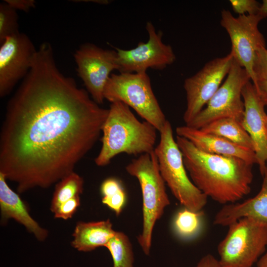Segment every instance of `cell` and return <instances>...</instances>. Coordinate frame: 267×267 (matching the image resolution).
Masks as SVG:
<instances>
[{
  "label": "cell",
  "instance_id": "cell-16",
  "mask_svg": "<svg viewBox=\"0 0 267 267\" xmlns=\"http://www.w3.org/2000/svg\"><path fill=\"white\" fill-rule=\"evenodd\" d=\"M262 176L263 182L258 193L243 202L223 205L215 215V224L228 226L241 218L249 217L267 225V166Z\"/></svg>",
  "mask_w": 267,
  "mask_h": 267
},
{
  "label": "cell",
  "instance_id": "cell-2",
  "mask_svg": "<svg viewBox=\"0 0 267 267\" xmlns=\"http://www.w3.org/2000/svg\"><path fill=\"white\" fill-rule=\"evenodd\" d=\"M176 141L191 181L207 197L225 205L250 192L253 165L238 158L206 153L182 137L177 135Z\"/></svg>",
  "mask_w": 267,
  "mask_h": 267
},
{
  "label": "cell",
  "instance_id": "cell-18",
  "mask_svg": "<svg viewBox=\"0 0 267 267\" xmlns=\"http://www.w3.org/2000/svg\"><path fill=\"white\" fill-rule=\"evenodd\" d=\"M116 231L109 219L97 222L77 223L73 233L71 245L79 251L89 252L105 247Z\"/></svg>",
  "mask_w": 267,
  "mask_h": 267
},
{
  "label": "cell",
  "instance_id": "cell-25",
  "mask_svg": "<svg viewBox=\"0 0 267 267\" xmlns=\"http://www.w3.org/2000/svg\"><path fill=\"white\" fill-rule=\"evenodd\" d=\"M233 11L239 15L258 14L261 5L255 0H230Z\"/></svg>",
  "mask_w": 267,
  "mask_h": 267
},
{
  "label": "cell",
  "instance_id": "cell-10",
  "mask_svg": "<svg viewBox=\"0 0 267 267\" xmlns=\"http://www.w3.org/2000/svg\"><path fill=\"white\" fill-rule=\"evenodd\" d=\"M145 28L148 35L146 42H140L135 47L128 50L115 47L120 73L145 72L149 68L163 70L175 61L172 47L162 41V31L156 32L150 21Z\"/></svg>",
  "mask_w": 267,
  "mask_h": 267
},
{
  "label": "cell",
  "instance_id": "cell-3",
  "mask_svg": "<svg viewBox=\"0 0 267 267\" xmlns=\"http://www.w3.org/2000/svg\"><path fill=\"white\" fill-rule=\"evenodd\" d=\"M157 130L138 120L130 107L122 102L111 103L102 128V147L94 161L104 166L120 153L142 155L155 149Z\"/></svg>",
  "mask_w": 267,
  "mask_h": 267
},
{
  "label": "cell",
  "instance_id": "cell-32",
  "mask_svg": "<svg viewBox=\"0 0 267 267\" xmlns=\"http://www.w3.org/2000/svg\"><path fill=\"white\" fill-rule=\"evenodd\" d=\"M256 264V267H267V248Z\"/></svg>",
  "mask_w": 267,
  "mask_h": 267
},
{
  "label": "cell",
  "instance_id": "cell-26",
  "mask_svg": "<svg viewBox=\"0 0 267 267\" xmlns=\"http://www.w3.org/2000/svg\"><path fill=\"white\" fill-rule=\"evenodd\" d=\"M80 204V196L73 197L61 204L53 212L54 217L63 220L71 218Z\"/></svg>",
  "mask_w": 267,
  "mask_h": 267
},
{
  "label": "cell",
  "instance_id": "cell-5",
  "mask_svg": "<svg viewBox=\"0 0 267 267\" xmlns=\"http://www.w3.org/2000/svg\"><path fill=\"white\" fill-rule=\"evenodd\" d=\"M159 133L160 140L154 152L166 184L184 208L194 211H202L208 197L189 178L182 153L174 139L169 121L167 120Z\"/></svg>",
  "mask_w": 267,
  "mask_h": 267
},
{
  "label": "cell",
  "instance_id": "cell-11",
  "mask_svg": "<svg viewBox=\"0 0 267 267\" xmlns=\"http://www.w3.org/2000/svg\"><path fill=\"white\" fill-rule=\"evenodd\" d=\"M234 57L231 52L208 61L195 74L186 78L183 87L186 96V108L183 119L190 123L203 109L226 77Z\"/></svg>",
  "mask_w": 267,
  "mask_h": 267
},
{
  "label": "cell",
  "instance_id": "cell-28",
  "mask_svg": "<svg viewBox=\"0 0 267 267\" xmlns=\"http://www.w3.org/2000/svg\"><path fill=\"white\" fill-rule=\"evenodd\" d=\"M4 1L16 10H20L24 12H28L36 5V2L34 0H5Z\"/></svg>",
  "mask_w": 267,
  "mask_h": 267
},
{
  "label": "cell",
  "instance_id": "cell-12",
  "mask_svg": "<svg viewBox=\"0 0 267 267\" xmlns=\"http://www.w3.org/2000/svg\"><path fill=\"white\" fill-rule=\"evenodd\" d=\"M74 57L86 90L95 102L102 104L104 88L111 73L118 69L117 51L86 43L76 50Z\"/></svg>",
  "mask_w": 267,
  "mask_h": 267
},
{
  "label": "cell",
  "instance_id": "cell-13",
  "mask_svg": "<svg viewBox=\"0 0 267 267\" xmlns=\"http://www.w3.org/2000/svg\"><path fill=\"white\" fill-rule=\"evenodd\" d=\"M37 51L30 38L19 33L7 38L0 47V96L8 94L26 76Z\"/></svg>",
  "mask_w": 267,
  "mask_h": 267
},
{
  "label": "cell",
  "instance_id": "cell-4",
  "mask_svg": "<svg viewBox=\"0 0 267 267\" xmlns=\"http://www.w3.org/2000/svg\"><path fill=\"white\" fill-rule=\"evenodd\" d=\"M127 172L136 178L142 197V230L137 237L144 254H150L152 234L156 222L170 204L166 183L160 173L154 150L133 159L126 167Z\"/></svg>",
  "mask_w": 267,
  "mask_h": 267
},
{
  "label": "cell",
  "instance_id": "cell-27",
  "mask_svg": "<svg viewBox=\"0 0 267 267\" xmlns=\"http://www.w3.org/2000/svg\"><path fill=\"white\" fill-rule=\"evenodd\" d=\"M255 85L258 81L267 80V49L266 47L260 48L257 54L254 67Z\"/></svg>",
  "mask_w": 267,
  "mask_h": 267
},
{
  "label": "cell",
  "instance_id": "cell-14",
  "mask_svg": "<svg viewBox=\"0 0 267 267\" xmlns=\"http://www.w3.org/2000/svg\"><path fill=\"white\" fill-rule=\"evenodd\" d=\"M242 96L244 112L241 124L252 140L257 164L262 175L267 166V114L265 105L250 81L243 87Z\"/></svg>",
  "mask_w": 267,
  "mask_h": 267
},
{
  "label": "cell",
  "instance_id": "cell-23",
  "mask_svg": "<svg viewBox=\"0 0 267 267\" xmlns=\"http://www.w3.org/2000/svg\"><path fill=\"white\" fill-rule=\"evenodd\" d=\"M100 192L102 203L117 216L119 215L127 199L126 193L120 181L114 178L105 179L101 184Z\"/></svg>",
  "mask_w": 267,
  "mask_h": 267
},
{
  "label": "cell",
  "instance_id": "cell-33",
  "mask_svg": "<svg viewBox=\"0 0 267 267\" xmlns=\"http://www.w3.org/2000/svg\"></svg>",
  "mask_w": 267,
  "mask_h": 267
},
{
  "label": "cell",
  "instance_id": "cell-31",
  "mask_svg": "<svg viewBox=\"0 0 267 267\" xmlns=\"http://www.w3.org/2000/svg\"><path fill=\"white\" fill-rule=\"evenodd\" d=\"M258 14L264 19L267 17V0H263L261 4Z\"/></svg>",
  "mask_w": 267,
  "mask_h": 267
},
{
  "label": "cell",
  "instance_id": "cell-22",
  "mask_svg": "<svg viewBox=\"0 0 267 267\" xmlns=\"http://www.w3.org/2000/svg\"><path fill=\"white\" fill-rule=\"evenodd\" d=\"M203 212L184 208L176 215L173 226L176 234L184 239L192 238L200 231L202 226Z\"/></svg>",
  "mask_w": 267,
  "mask_h": 267
},
{
  "label": "cell",
  "instance_id": "cell-17",
  "mask_svg": "<svg viewBox=\"0 0 267 267\" xmlns=\"http://www.w3.org/2000/svg\"><path fill=\"white\" fill-rule=\"evenodd\" d=\"M4 176L0 173V208L1 222L13 219L25 226L41 241L48 235L46 229L42 227L29 213L25 203L18 194L8 185Z\"/></svg>",
  "mask_w": 267,
  "mask_h": 267
},
{
  "label": "cell",
  "instance_id": "cell-29",
  "mask_svg": "<svg viewBox=\"0 0 267 267\" xmlns=\"http://www.w3.org/2000/svg\"><path fill=\"white\" fill-rule=\"evenodd\" d=\"M194 267H223L219 260L208 254L203 256Z\"/></svg>",
  "mask_w": 267,
  "mask_h": 267
},
{
  "label": "cell",
  "instance_id": "cell-19",
  "mask_svg": "<svg viewBox=\"0 0 267 267\" xmlns=\"http://www.w3.org/2000/svg\"><path fill=\"white\" fill-rule=\"evenodd\" d=\"M200 130L203 132L222 137L254 151V144L250 135L241 123L235 119L221 118L207 124Z\"/></svg>",
  "mask_w": 267,
  "mask_h": 267
},
{
  "label": "cell",
  "instance_id": "cell-15",
  "mask_svg": "<svg viewBox=\"0 0 267 267\" xmlns=\"http://www.w3.org/2000/svg\"><path fill=\"white\" fill-rule=\"evenodd\" d=\"M176 132L178 136L187 139L198 149L206 153L238 158L252 165L257 163L254 151L222 137L186 125L177 127Z\"/></svg>",
  "mask_w": 267,
  "mask_h": 267
},
{
  "label": "cell",
  "instance_id": "cell-6",
  "mask_svg": "<svg viewBox=\"0 0 267 267\" xmlns=\"http://www.w3.org/2000/svg\"><path fill=\"white\" fill-rule=\"evenodd\" d=\"M104 99L132 108L159 132L167 121L146 72L111 74L104 88Z\"/></svg>",
  "mask_w": 267,
  "mask_h": 267
},
{
  "label": "cell",
  "instance_id": "cell-8",
  "mask_svg": "<svg viewBox=\"0 0 267 267\" xmlns=\"http://www.w3.org/2000/svg\"><path fill=\"white\" fill-rule=\"evenodd\" d=\"M251 78L246 70L234 58L224 82L199 113L188 124L200 129L215 120L231 118L241 123L244 112L242 90Z\"/></svg>",
  "mask_w": 267,
  "mask_h": 267
},
{
  "label": "cell",
  "instance_id": "cell-1",
  "mask_svg": "<svg viewBox=\"0 0 267 267\" xmlns=\"http://www.w3.org/2000/svg\"><path fill=\"white\" fill-rule=\"evenodd\" d=\"M58 69L51 44L39 46L9 100L0 137V173L23 193L74 172L98 139L109 109Z\"/></svg>",
  "mask_w": 267,
  "mask_h": 267
},
{
  "label": "cell",
  "instance_id": "cell-30",
  "mask_svg": "<svg viewBox=\"0 0 267 267\" xmlns=\"http://www.w3.org/2000/svg\"><path fill=\"white\" fill-rule=\"evenodd\" d=\"M254 85L264 104L267 106V80L258 81Z\"/></svg>",
  "mask_w": 267,
  "mask_h": 267
},
{
  "label": "cell",
  "instance_id": "cell-7",
  "mask_svg": "<svg viewBox=\"0 0 267 267\" xmlns=\"http://www.w3.org/2000/svg\"><path fill=\"white\" fill-rule=\"evenodd\" d=\"M218 246L223 267H253L267 248V225L253 218H241L228 226Z\"/></svg>",
  "mask_w": 267,
  "mask_h": 267
},
{
  "label": "cell",
  "instance_id": "cell-20",
  "mask_svg": "<svg viewBox=\"0 0 267 267\" xmlns=\"http://www.w3.org/2000/svg\"><path fill=\"white\" fill-rule=\"evenodd\" d=\"M105 247L111 255L113 267H134L133 249L130 239L125 233L116 231Z\"/></svg>",
  "mask_w": 267,
  "mask_h": 267
},
{
  "label": "cell",
  "instance_id": "cell-24",
  "mask_svg": "<svg viewBox=\"0 0 267 267\" xmlns=\"http://www.w3.org/2000/svg\"><path fill=\"white\" fill-rule=\"evenodd\" d=\"M17 10L6 2L0 3V43L8 37L19 33Z\"/></svg>",
  "mask_w": 267,
  "mask_h": 267
},
{
  "label": "cell",
  "instance_id": "cell-9",
  "mask_svg": "<svg viewBox=\"0 0 267 267\" xmlns=\"http://www.w3.org/2000/svg\"><path fill=\"white\" fill-rule=\"evenodd\" d=\"M258 14L234 17L230 11L221 12V25L227 33L231 41L230 52L235 60L249 75L254 84V67L258 50L266 47V40L258 25L262 20Z\"/></svg>",
  "mask_w": 267,
  "mask_h": 267
},
{
  "label": "cell",
  "instance_id": "cell-21",
  "mask_svg": "<svg viewBox=\"0 0 267 267\" xmlns=\"http://www.w3.org/2000/svg\"><path fill=\"white\" fill-rule=\"evenodd\" d=\"M84 180L74 172L69 174L57 184L54 191L50 210L53 213L62 203L77 196L83 191Z\"/></svg>",
  "mask_w": 267,
  "mask_h": 267
}]
</instances>
